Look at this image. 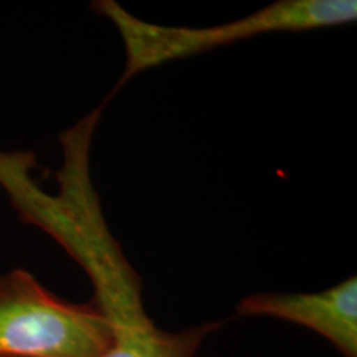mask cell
<instances>
[{
    "label": "cell",
    "mask_w": 357,
    "mask_h": 357,
    "mask_svg": "<svg viewBox=\"0 0 357 357\" xmlns=\"http://www.w3.org/2000/svg\"><path fill=\"white\" fill-rule=\"evenodd\" d=\"M95 6L101 15L113 22L124 45L126 65L118 88L142 71L222 45L271 32H301L351 24L357 17L354 0H280L243 19L195 29L151 24L134 17L114 0H100Z\"/></svg>",
    "instance_id": "cell-1"
},
{
    "label": "cell",
    "mask_w": 357,
    "mask_h": 357,
    "mask_svg": "<svg viewBox=\"0 0 357 357\" xmlns=\"http://www.w3.org/2000/svg\"><path fill=\"white\" fill-rule=\"evenodd\" d=\"M111 344L96 303L61 300L25 270L0 276V357H102Z\"/></svg>",
    "instance_id": "cell-2"
},
{
    "label": "cell",
    "mask_w": 357,
    "mask_h": 357,
    "mask_svg": "<svg viewBox=\"0 0 357 357\" xmlns=\"http://www.w3.org/2000/svg\"><path fill=\"white\" fill-rule=\"evenodd\" d=\"M236 316H270L305 326L344 357H357V280L319 293H260L243 298Z\"/></svg>",
    "instance_id": "cell-3"
},
{
    "label": "cell",
    "mask_w": 357,
    "mask_h": 357,
    "mask_svg": "<svg viewBox=\"0 0 357 357\" xmlns=\"http://www.w3.org/2000/svg\"><path fill=\"white\" fill-rule=\"evenodd\" d=\"M141 283H128L96 296L113 329V344L102 357H195L200 344L220 324L207 323L182 333H166L147 316Z\"/></svg>",
    "instance_id": "cell-4"
}]
</instances>
